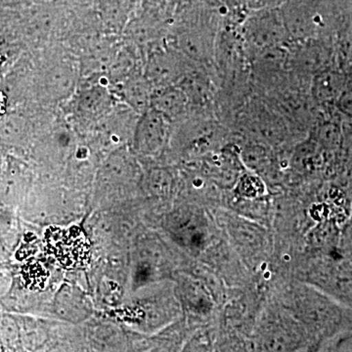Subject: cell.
<instances>
[{
    "label": "cell",
    "mask_w": 352,
    "mask_h": 352,
    "mask_svg": "<svg viewBox=\"0 0 352 352\" xmlns=\"http://www.w3.org/2000/svg\"><path fill=\"white\" fill-rule=\"evenodd\" d=\"M38 76V90L44 104L63 106L76 91L80 80L78 59L63 45L45 48Z\"/></svg>",
    "instance_id": "obj_1"
},
{
    "label": "cell",
    "mask_w": 352,
    "mask_h": 352,
    "mask_svg": "<svg viewBox=\"0 0 352 352\" xmlns=\"http://www.w3.org/2000/svg\"><path fill=\"white\" fill-rule=\"evenodd\" d=\"M105 75L82 76L64 113L82 124H97L119 103Z\"/></svg>",
    "instance_id": "obj_2"
},
{
    "label": "cell",
    "mask_w": 352,
    "mask_h": 352,
    "mask_svg": "<svg viewBox=\"0 0 352 352\" xmlns=\"http://www.w3.org/2000/svg\"><path fill=\"white\" fill-rule=\"evenodd\" d=\"M185 57L177 50L153 46L146 52L143 74L153 88L179 85L189 73Z\"/></svg>",
    "instance_id": "obj_3"
},
{
    "label": "cell",
    "mask_w": 352,
    "mask_h": 352,
    "mask_svg": "<svg viewBox=\"0 0 352 352\" xmlns=\"http://www.w3.org/2000/svg\"><path fill=\"white\" fill-rule=\"evenodd\" d=\"M46 241L55 258L66 267H80L89 259V245L80 229H50Z\"/></svg>",
    "instance_id": "obj_4"
},
{
    "label": "cell",
    "mask_w": 352,
    "mask_h": 352,
    "mask_svg": "<svg viewBox=\"0 0 352 352\" xmlns=\"http://www.w3.org/2000/svg\"><path fill=\"white\" fill-rule=\"evenodd\" d=\"M283 16L275 11L264 10L252 16L245 25V36L258 50H277L286 41Z\"/></svg>",
    "instance_id": "obj_5"
},
{
    "label": "cell",
    "mask_w": 352,
    "mask_h": 352,
    "mask_svg": "<svg viewBox=\"0 0 352 352\" xmlns=\"http://www.w3.org/2000/svg\"><path fill=\"white\" fill-rule=\"evenodd\" d=\"M140 0H94L88 6L108 36H122Z\"/></svg>",
    "instance_id": "obj_6"
},
{
    "label": "cell",
    "mask_w": 352,
    "mask_h": 352,
    "mask_svg": "<svg viewBox=\"0 0 352 352\" xmlns=\"http://www.w3.org/2000/svg\"><path fill=\"white\" fill-rule=\"evenodd\" d=\"M170 120L150 107L138 116L136 124V138L141 151L146 154L157 152L166 141Z\"/></svg>",
    "instance_id": "obj_7"
},
{
    "label": "cell",
    "mask_w": 352,
    "mask_h": 352,
    "mask_svg": "<svg viewBox=\"0 0 352 352\" xmlns=\"http://www.w3.org/2000/svg\"><path fill=\"white\" fill-rule=\"evenodd\" d=\"M112 89L119 101L131 108L138 115H141L150 108L154 88L146 78L143 71L134 74Z\"/></svg>",
    "instance_id": "obj_8"
},
{
    "label": "cell",
    "mask_w": 352,
    "mask_h": 352,
    "mask_svg": "<svg viewBox=\"0 0 352 352\" xmlns=\"http://www.w3.org/2000/svg\"><path fill=\"white\" fill-rule=\"evenodd\" d=\"M191 101L179 85L155 88L150 107L166 116L170 122L184 118L189 113Z\"/></svg>",
    "instance_id": "obj_9"
},
{
    "label": "cell",
    "mask_w": 352,
    "mask_h": 352,
    "mask_svg": "<svg viewBox=\"0 0 352 352\" xmlns=\"http://www.w3.org/2000/svg\"><path fill=\"white\" fill-rule=\"evenodd\" d=\"M307 302H309L307 305L303 303L302 310L303 316L309 323L321 327L339 320V312L332 303L319 296L308 298Z\"/></svg>",
    "instance_id": "obj_10"
},
{
    "label": "cell",
    "mask_w": 352,
    "mask_h": 352,
    "mask_svg": "<svg viewBox=\"0 0 352 352\" xmlns=\"http://www.w3.org/2000/svg\"><path fill=\"white\" fill-rule=\"evenodd\" d=\"M344 88L342 76L336 72L322 71L315 76L312 91L315 98L321 102L337 100Z\"/></svg>",
    "instance_id": "obj_11"
},
{
    "label": "cell",
    "mask_w": 352,
    "mask_h": 352,
    "mask_svg": "<svg viewBox=\"0 0 352 352\" xmlns=\"http://www.w3.org/2000/svg\"><path fill=\"white\" fill-rule=\"evenodd\" d=\"M237 191L244 198H258L264 193L263 180L256 175H243L238 182Z\"/></svg>",
    "instance_id": "obj_12"
},
{
    "label": "cell",
    "mask_w": 352,
    "mask_h": 352,
    "mask_svg": "<svg viewBox=\"0 0 352 352\" xmlns=\"http://www.w3.org/2000/svg\"><path fill=\"white\" fill-rule=\"evenodd\" d=\"M270 155L263 146H250L242 155L243 162L252 170H263L270 161Z\"/></svg>",
    "instance_id": "obj_13"
},
{
    "label": "cell",
    "mask_w": 352,
    "mask_h": 352,
    "mask_svg": "<svg viewBox=\"0 0 352 352\" xmlns=\"http://www.w3.org/2000/svg\"><path fill=\"white\" fill-rule=\"evenodd\" d=\"M318 140L322 146L333 149L340 144V131L337 124L333 122H326L319 127Z\"/></svg>",
    "instance_id": "obj_14"
},
{
    "label": "cell",
    "mask_w": 352,
    "mask_h": 352,
    "mask_svg": "<svg viewBox=\"0 0 352 352\" xmlns=\"http://www.w3.org/2000/svg\"><path fill=\"white\" fill-rule=\"evenodd\" d=\"M41 0H0V8L21 11L38 3Z\"/></svg>",
    "instance_id": "obj_15"
},
{
    "label": "cell",
    "mask_w": 352,
    "mask_h": 352,
    "mask_svg": "<svg viewBox=\"0 0 352 352\" xmlns=\"http://www.w3.org/2000/svg\"><path fill=\"white\" fill-rule=\"evenodd\" d=\"M226 6L234 7L249 6L252 7V4L256 3V0H221Z\"/></svg>",
    "instance_id": "obj_16"
},
{
    "label": "cell",
    "mask_w": 352,
    "mask_h": 352,
    "mask_svg": "<svg viewBox=\"0 0 352 352\" xmlns=\"http://www.w3.org/2000/svg\"><path fill=\"white\" fill-rule=\"evenodd\" d=\"M64 1L73 8H85L91 6L94 0H64Z\"/></svg>",
    "instance_id": "obj_17"
}]
</instances>
